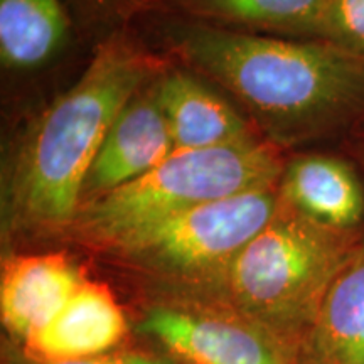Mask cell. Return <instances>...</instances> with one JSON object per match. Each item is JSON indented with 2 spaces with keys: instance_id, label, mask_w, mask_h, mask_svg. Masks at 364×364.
Masks as SVG:
<instances>
[{
  "instance_id": "cell-2",
  "label": "cell",
  "mask_w": 364,
  "mask_h": 364,
  "mask_svg": "<svg viewBox=\"0 0 364 364\" xmlns=\"http://www.w3.org/2000/svg\"><path fill=\"white\" fill-rule=\"evenodd\" d=\"M154 63L129 41H107L81 78L46 110L12 157L4 179V216L22 230L71 225L105 136L142 90Z\"/></svg>"
},
{
  "instance_id": "cell-10",
  "label": "cell",
  "mask_w": 364,
  "mask_h": 364,
  "mask_svg": "<svg viewBox=\"0 0 364 364\" xmlns=\"http://www.w3.org/2000/svg\"><path fill=\"white\" fill-rule=\"evenodd\" d=\"M127 331L124 312L105 285L83 280L61 312L27 341L46 363L100 356L120 343Z\"/></svg>"
},
{
  "instance_id": "cell-14",
  "label": "cell",
  "mask_w": 364,
  "mask_h": 364,
  "mask_svg": "<svg viewBox=\"0 0 364 364\" xmlns=\"http://www.w3.org/2000/svg\"><path fill=\"white\" fill-rule=\"evenodd\" d=\"M70 17L61 0H0V58L12 70L49 61L68 38Z\"/></svg>"
},
{
  "instance_id": "cell-5",
  "label": "cell",
  "mask_w": 364,
  "mask_h": 364,
  "mask_svg": "<svg viewBox=\"0 0 364 364\" xmlns=\"http://www.w3.org/2000/svg\"><path fill=\"white\" fill-rule=\"evenodd\" d=\"M279 184L199 204L127 236L113 248L135 265L167 277H223L275 216L282 203Z\"/></svg>"
},
{
  "instance_id": "cell-4",
  "label": "cell",
  "mask_w": 364,
  "mask_h": 364,
  "mask_svg": "<svg viewBox=\"0 0 364 364\" xmlns=\"http://www.w3.org/2000/svg\"><path fill=\"white\" fill-rule=\"evenodd\" d=\"M284 169L277 150L257 140L176 150L156 169L81 206L73 223L86 238L113 248L127 236L199 204L277 186Z\"/></svg>"
},
{
  "instance_id": "cell-7",
  "label": "cell",
  "mask_w": 364,
  "mask_h": 364,
  "mask_svg": "<svg viewBox=\"0 0 364 364\" xmlns=\"http://www.w3.org/2000/svg\"><path fill=\"white\" fill-rule=\"evenodd\" d=\"M176 152L156 88L135 95L113 122L83 184L81 206L156 169Z\"/></svg>"
},
{
  "instance_id": "cell-1",
  "label": "cell",
  "mask_w": 364,
  "mask_h": 364,
  "mask_svg": "<svg viewBox=\"0 0 364 364\" xmlns=\"http://www.w3.org/2000/svg\"><path fill=\"white\" fill-rule=\"evenodd\" d=\"M167 34L186 61L247 105L273 140L314 139L364 115V59L322 41L193 19L174 21Z\"/></svg>"
},
{
  "instance_id": "cell-11",
  "label": "cell",
  "mask_w": 364,
  "mask_h": 364,
  "mask_svg": "<svg viewBox=\"0 0 364 364\" xmlns=\"http://www.w3.org/2000/svg\"><path fill=\"white\" fill-rule=\"evenodd\" d=\"M176 150H206L255 142L248 124L220 95L186 73L166 75L156 86Z\"/></svg>"
},
{
  "instance_id": "cell-12",
  "label": "cell",
  "mask_w": 364,
  "mask_h": 364,
  "mask_svg": "<svg viewBox=\"0 0 364 364\" xmlns=\"http://www.w3.org/2000/svg\"><path fill=\"white\" fill-rule=\"evenodd\" d=\"M300 346L302 364H364V241L334 277Z\"/></svg>"
},
{
  "instance_id": "cell-8",
  "label": "cell",
  "mask_w": 364,
  "mask_h": 364,
  "mask_svg": "<svg viewBox=\"0 0 364 364\" xmlns=\"http://www.w3.org/2000/svg\"><path fill=\"white\" fill-rule=\"evenodd\" d=\"M81 284L76 267L61 253L9 258L0 279L4 326L27 343L61 312Z\"/></svg>"
},
{
  "instance_id": "cell-17",
  "label": "cell",
  "mask_w": 364,
  "mask_h": 364,
  "mask_svg": "<svg viewBox=\"0 0 364 364\" xmlns=\"http://www.w3.org/2000/svg\"><path fill=\"white\" fill-rule=\"evenodd\" d=\"M145 2L149 0H75L81 11L98 17H110L115 14L129 12L132 9L144 6Z\"/></svg>"
},
{
  "instance_id": "cell-15",
  "label": "cell",
  "mask_w": 364,
  "mask_h": 364,
  "mask_svg": "<svg viewBox=\"0 0 364 364\" xmlns=\"http://www.w3.org/2000/svg\"><path fill=\"white\" fill-rule=\"evenodd\" d=\"M316 41L364 59V0H327Z\"/></svg>"
},
{
  "instance_id": "cell-9",
  "label": "cell",
  "mask_w": 364,
  "mask_h": 364,
  "mask_svg": "<svg viewBox=\"0 0 364 364\" xmlns=\"http://www.w3.org/2000/svg\"><path fill=\"white\" fill-rule=\"evenodd\" d=\"M284 203L317 225L358 235L364 221V188L343 159L306 154L285 166L280 177Z\"/></svg>"
},
{
  "instance_id": "cell-16",
  "label": "cell",
  "mask_w": 364,
  "mask_h": 364,
  "mask_svg": "<svg viewBox=\"0 0 364 364\" xmlns=\"http://www.w3.org/2000/svg\"><path fill=\"white\" fill-rule=\"evenodd\" d=\"M48 364H174L169 359L161 356H152V354L140 353H120V354H100V356L73 359V361L61 363H48Z\"/></svg>"
},
{
  "instance_id": "cell-13",
  "label": "cell",
  "mask_w": 364,
  "mask_h": 364,
  "mask_svg": "<svg viewBox=\"0 0 364 364\" xmlns=\"http://www.w3.org/2000/svg\"><path fill=\"white\" fill-rule=\"evenodd\" d=\"M188 19L316 39L327 0H164Z\"/></svg>"
},
{
  "instance_id": "cell-3",
  "label": "cell",
  "mask_w": 364,
  "mask_h": 364,
  "mask_svg": "<svg viewBox=\"0 0 364 364\" xmlns=\"http://www.w3.org/2000/svg\"><path fill=\"white\" fill-rule=\"evenodd\" d=\"M363 241L314 223L282 199L275 216L236 255L223 280L252 324L302 343L344 263Z\"/></svg>"
},
{
  "instance_id": "cell-6",
  "label": "cell",
  "mask_w": 364,
  "mask_h": 364,
  "mask_svg": "<svg viewBox=\"0 0 364 364\" xmlns=\"http://www.w3.org/2000/svg\"><path fill=\"white\" fill-rule=\"evenodd\" d=\"M142 329L189 364H297L260 326L177 307H154Z\"/></svg>"
}]
</instances>
